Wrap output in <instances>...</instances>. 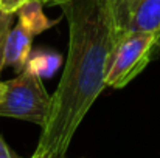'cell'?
Wrapping results in <instances>:
<instances>
[{
    "label": "cell",
    "mask_w": 160,
    "mask_h": 158,
    "mask_svg": "<svg viewBox=\"0 0 160 158\" xmlns=\"http://www.w3.org/2000/svg\"><path fill=\"white\" fill-rule=\"evenodd\" d=\"M68 53L33 158H61L90 107L106 89L110 57L118 42L109 0H68Z\"/></svg>",
    "instance_id": "6da1fadb"
},
{
    "label": "cell",
    "mask_w": 160,
    "mask_h": 158,
    "mask_svg": "<svg viewBox=\"0 0 160 158\" xmlns=\"http://www.w3.org/2000/svg\"><path fill=\"white\" fill-rule=\"evenodd\" d=\"M50 104L52 96L47 93L42 78L27 68L14 79L0 81V116L28 121L42 127Z\"/></svg>",
    "instance_id": "7a4b0ae2"
},
{
    "label": "cell",
    "mask_w": 160,
    "mask_h": 158,
    "mask_svg": "<svg viewBox=\"0 0 160 158\" xmlns=\"http://www.w3.org/2000/svg\"><path fill=\"white\" fill-rule=\"evenodd\" d=\"M159 42V33H145V31L126 33L117 42L112 53L106 74L107 87L123 89L134 78H137L149 64Z\"/></svg>",
    "instance_id": "3957f363"
},
{
    "label": "cell",
    "mask_w": 160,
    "mask_h": 158,
    "mask_svg": "<svg viewBox=\"0 0 160 158\" xmlns=\"http://www.w3.org/2000/svg\"><path fill=\"white\" fill-rule=\"evenodd\" d=\"M33 37V31L22 22H17V25L9 30L5 42V65L14 67L17 68V71H22L31 53Z\"/></svg>",
    "instance_id": "277c9868"
},
{
    "label": "cell",
    "mask_w": 160,
    "mask_h": 158,
    "mask_svg": "<svg viewBox=\"0 0 160 158\" xmlns=\"http://www.w3.org/2000/svg\"><path fill=\"white\" fill-rule=\"evenodd\" d=\"M145 31L160 34V0H142L134 9L128 31Z\"/></svg>",
    "instance_id": "5b68a950"
},
{
    "label": "cell",
    "mask_w": 160,
    "mask_h": 158,
    "mask_svg": "<svg viewBox=\"0 0 160 158\" xmlns=\"http://www.w3.org/2000/svg\"><path fill=\"white\" fill-rule=\"evenodd\" d=\"M42 5L44 3H41L38 0H30L17 11L19 22L27 25L33 31L34 36L44 33L45 30L52 28L58 23V20H50V19L45 17V14L42 11Z\"/></svg>",
    "instance_id": "8992f818"
},
{
    "label": "cell",
    "mask_w": 160,
    "mask_h": 158,
    "mask_svg": "<svg viewBox=\"0 0 160 158\" xmlns=\"http://www.w3.org/2000/svg\"><path fill=\"white\" fill-rule=\"evenodd\" d=\"M61 64H62V56L59 53L39 50L30 53L25 68L38 74L39 78H50L59 70Z\"/></svg>",
    "instance_id": "52a82bcc"
},
{
    "label": "cell",
    "mask_w": 160,
    "mask_h": 158,
    "mask_svg": "<svg viewBox=\"0 0 160 158\" xmlns=\"http://www.w3.org/2000/svg\"><path fill=\"white\" fill-rule=\"evenodd\" d=\"M109 2H110L113 20H115L117 36H118V41H120L126 34L131 16L142 0H109Z\"/></svg>",
    "instance_id": "ba28073f"
},
{
    "label": "cell",
    "mask_w": 160,
    "mask_h": 158,
    "mask_svg": "<svg viewBox=\"0 0 160 158\" xmlns=\"http://www.w3.org/2000/svg\"><path fill=\"white\" fill-rule=\"evenodd\" d=\"M12 17L14 14H5L0 11V73L5 65V42L12 25Z\"/></svg>",
    "instance_id": "9c48e42d"
},
{
    "label": "cell",
    "mask_w": 160,
    "mask_h": 158,
    "mask_svg": "<svg viewBox=\"0 0 160 158\" xmlns=\"http://www.w3.org/2000/svg\"><path fill=\"white\" fill-rule=\"evenodd\" d=\"M30 0H0V11L5 14H17V11Z\"/></svg>",
    "instance_id": "30bf717a"
},
{
    "label": "cell",
    "mask_w": 160,
    "mask_h": 158,
    "mask_svg": "<svg viewBox=\"0 0 160 158\" xmlns=\"http://www.w3.org/2000/svg\"><path fill=\"white\" fill-rule=\"evenodd\" d=\"M14 157H17V155L8 147V144L0 136V158H14Z\"/></svg>",
    "instance_id": "8fae6325"
},
{
    "label": "cell",
    "mask_w": 160,
    "mask_h": 158,
    "mask_svg": "<svg viewBox=\"0 0 160 158\" xmlns=\"http://www.w3.org/2000/svg\"><path fill=\"white\" fill-rule=\"evenodd\" d=\"M38 2H41V3H52V5H64L68 0H38Z\"/></svg>",
    "instance_id": "7c38bea8"
}]
</instances>
